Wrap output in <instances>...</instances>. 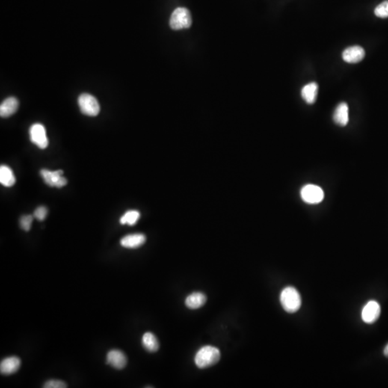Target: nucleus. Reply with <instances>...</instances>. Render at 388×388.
Instances as JSON below:
<instances>
[{
  "label": "nucleus",
  "instance_id": "nucleus-8",
  "mask_svg": "<svg viewBox=\"0 0 388 388\" xmlns=\"http://www.w3.org/2000/svg\"><path fill=\"white\" fill-rule=\"evenodd\" d=\"M381 308L375 300L368 302L362 311V318L366 324H373L380 317Z\"/></svg>",
  "mask_w": 388,
  "mask_h": 388
},
{
  "label": "nucleus",
  "instance_id": "nucleus-2",
  "mask_svg": "<svg viewBox=\"0 0 388 388\" xmlns=\"http://www.w3.org/2000/svg\"><path fill=\"white\" fill-rule=\"evenodd\" d=\"M280 300L284 310L288 313H295L301 306V297L294 287L284 288L280 294Z\"/></svg>",
  "mask_w": 388,
  "mask_h": 388
},
{
  "label": "nucleus",
  "instance_id": "nucleus-1",
  "mask_svg": "<svg viewBox=\"0 0 388 388\" xmlns=\"http://www.w3.org/2000/svg\"><path fill=\"white\" fill-rule=\"evenodd\" d=\"M221 357L220 350L212 346H205L196 353L195 363L201 369L209 368L216 365Z\"/></svg>",
  "mask_w": 388,
  "mask_h": 388
},
{
  "label": "nucleus",
  "instance_id": "nucleus-22",
  "mask_svg": "<svg viewBox=\"0 0 388 388\" xmlns=\"http://www.w3.org/2000/svg\"><path fill=\"white\" fill-rule=\"evenodd\" d=\"M45 388H66L67 385L61 380H51L45 383Z\"/></svg>",
  "mask_w": 388,
  "mask_h": 388
},
{
  "label": "nucleus",
  "instance_id": "nucleus-24",
  "mask_svg": "<svg viewBox=\"0 0 388 388\" xmlns=\"http://www.w3.org/2000/svg\"><path fill=\"white\" fill-rule=\"evenodd\" d=\"M383 353H384V355L386 356V357H388V344L386 345V347H385Z\"/></svg>",
  "mask_w": 388,
  "mask_h": 388
},
{
  "label": "nucleus",
  "instance_id": "nucleus-12",
  "mask_svg": "<svg viewBox=\"0 0 388 388\" xmlns=\"http://www.w3.org/2000/svg\"><path fill=\"white\" fill-rule=\"evenodd\" d=\"M20 359L17 357H7L3 359L0 364V371L3 374L15 373L20 367Z\"/></svg>",
  "mask_w": 388,
  "mask_h": 388
},
{
  "label": "nucleus",
  "instance_id": "nucleus-17",
  "mask_svg": "<svg viewBox=\"0 0 388 388\" xmlns=\"http://www.w3.org/2000/svg\"><path fill=\"white\" fill-rule=\"evenodd\" d=\"M15 175L8 166L0 167V183L6 187H11L15 184Z\"/></svg>",
  "mask_w": 388,
  "mask_h": 388
},
{
  "label": "nucleus",
  "instance_id": "nucleus-9",
  "mask_svg": "<svg viewBox=\"0 0 388 388\" xmlns=\"http://www.w3.org/2000/svg\"><path fill=\"white\" fill-rule=\"evenodd\" d=\"M365 52L360 46H351L344 50L342 58L349 63H359L365 58Z\"/></svg>",
  "mask_w": 388,
  "mask_h": 388
},
{
  "label": "nucleus",
  "instance_id": "nucleus-4",
  "mask_svg": "<svg viewBox=\"0 0 388 388\" xmlns=\"http://www.w3.org/2000/svg\"><path fill=\"white\" fill-rule=\"evenodd\" d=\"M78 103L81 112L86 115L95 117L100 111V106L97 99L90 93L80 95Z\"/></svg>",
  "mask_w": 388,
  "mask_h": 388
},
{
  "label": "nucleus",
  "instance_id": "nucleus-11",
  "mask_svg": "<svg viewBox=\"0 0 388 388\" xmlns=\"http://www.w3.org/2000/svg\"><path fill=\"white\" fill-rule=\"evenodd\" d=\"M146 238L143 234H133L124 237L120 241L121 245L125 248L134 249L143 245Z\"/></svg>",
  "mask_w": 388,
  "mask_h": 388
},
{
  "label": "nucleus",
  "instance_id": "nucleus-15",
  "mask_svg": "<svg viewBox=\"0 0 388 388\" xmlns=\"http://www.w3.org/2000/svg\"><path fill=\"white\" fill-rule=\"evenodd\" d=\"M206 301V295L203 293H193L185 299V306L190 309H198L203 306Z\"/></svg>",
  "mask_w": 388,
  "mask_h": 388
},
{
  "label": "nucleus",
  "instance_id": "nucleus-20",
  "mask_svg": "<svg viewBox=\"0 0 388 388\" xmlns=\"http://www.w3.org/2000/svg\"><path fill=\"white\" fill-rule=\"evenodd\" d=\"M374 14L378 18H388V0L383 1L376 7L374 10Z\"/></svg>",
  "mask_w": 388,
  "mask_h": 388
},
{
  "label": "nucleus",
  "instance_id": "nucleus-23",
  "mask_svg": "<svg viewBox=\"0 0 388 388\" xmlns=\"http://www.w3.org/2000/svg\"><path fill=\"white\" fill-rule=\"evenodd\" d=\"M48 214V209L45 206L37 208L34 212V217L39 221H43Z\"/></svg>",
  "mask_w": 388,
  "mask_h": 388
},
{
  "label": "nucleus",
  "instance_id": "nucleus-5",
  "mask_svg": "<svg viewBox=\"0 0 388 388\" xmlns=\"http://www.w3.org/2000/svg\"><path fill=\"white\" fill-rule=\"evenodd\" d=\"M300 196L303 202L308 203H318L322 202L324 199V194L322 188H320L318 185H305L300 191Z\"/></svg>",
  "mask_w": 388,
  "mask_h": 388
},
{
  "label": "nucleus",
  "instance_id": "nucleus-3",
  "mask_svg": "<svg viewBox=\"0 0 388 388\" xmlns=\"http://www.w3.org/2000/svg\"><path fill=\"white\" fill-rule=\"evenodd\" d=\"M192 24L190 12L184 7H179L172 13L170 19V28L173 30H179L189 28Z\"/></svg>",
  "mask_w": 388,
  "mask_h": 388
},
{
  "label": "nucleus",
  "instance_id": "nucleus-13",
  "mask_svg": "<svg viewBox=\"0 0 388 388\" xmlns=\"http://www.w3.org/2000/svg\"><path fill=\"white\" fill-rule=\"evenodd\" d=\"M19 107V102L15 97H9L3 101L0 106V116L8 117L16 112Z\"/></svg>",
  "mask_w": 388,
  "mask_h": 388
},
{
  "label": "nucleus",
  "instance_id": "nucleus-10",
  "mask_svg": "<svg viewBox=\"0 0 388 388\" xmlns=\"http://www.w3.org/2000/svg\"><path fill=\"white\" fill-rule=\"evenodd\" d=\"M107 362L115 369H123L127 365L126 356L120 350H114L109 351L107 354Z\"/></svg>",
  "mask_w": 388,
  "mask_h": 388
},
{
  "label": "nucleus",
  "instance_id": "nucleus-16",
  "mask_svg": "<svg viewBox=\"0 0 388 388\" xmlns=\"http://www.w3.org/2000/svg\"><path fill=\"white\" fill-rule=\"evenodd\" d=\"M318 90V84L315 82L310 83V84L305 86L301 91V95L303 100L309 105L314 104L316 100Z\"/></svg>",
  "mask_w": 388,
  "mask_h": 388
},
{
  "label": "nucleus",
  "instance_id": "nucleus-14",
  "mask_svg": "<svg viewBox=\"0 0 388 388\" xmlns=\"http://www.w3.org/2000/svg\"><path fill=\"white\" fill-rule=\"evenodd\" d=\"M333 121L336 125L344 127L349 122V107L345 102L339 104L333 114Z\"/></svg>",
  "mask_w": 388,
  "mask_h": 388
},
{
  "label": "nucleus",
  "instance_id": "nucleus-19",
  "mask_svg": "<svg viewBox=\"0 0 388 388\" xmlns=\"http://www.w3.org/2000/svg\"><path fill=\"white\" fill-rule=\"evenodd\" d=\"M140 214L139 211L135 210L127 211L120 219V224H128L132 226L135 224L140 219Z\"/></svg>",
  "mask_w": 388,
  "mask_h": 388
},
{
  "label": "nucleus",
  "instance_id": "nucleus-18",
  "mask_svg": "<svg viewBox=\"0 0 388 388\" xmlns=\"http://www.w3.org/2000/svg\"><path fill=\"white\" fill-rule=\"evenodd\" d=\"M142 342H143V347L149 352H155L159 349V342H158L156 336L150 332H147L143 335Z\"/></svg>",
  "mask_w": 388,
  "mask_h": 388
},
{
  "label": "nucleus",
  "instance_id": "nucleus-7",
  "mask_svg": "<svg viewBox=\"0 0 388 388\" xmlns=\"http://www.w3.org/2000/svg\"><path fill=\"white\" fill-rule=\"evenodd\" d=\"M63 173V170L51 171L43 169L40 171V175L44 180L45 184L50 186L56 187V188H62L67 184V180L62 176Z\"/></svg>",
  "mask_w": 388,
  "mask_h": 388
},
{
  "label": "nucleus",
  "instance_id": "nucleus-21",
  "mask_svg": "<svg viewBox=\"0 0 388 388\" xmlns=\"http://www.w3.org/2000/svg\"><path fill=\"white\" fill-rule=\"evenodd\" d=\"M33 217L31 215H26L22 217V218L19 220V224H20L21 228L24 230L29 231L30 227H31L32 222H33Z\"/></svg>",
  "mask_w": 388,
  "mask_h": 388
},
{
  "label": "nucleus",
  "instance_id": "nucleus-6",
  "mask_svg": "<svg viewBox=\"0 0 388 388\" xmlns=\"http://www.w3.org/2000/svg\"><path fill=\"white\" fill-rule=\"evenodd\" d=\"M30 140L33 144L39 148L45 149L48 146V139L47 137L45 127L40 123L34 124L30 129Z\"/></svg>",
  "mask_w": 388,
  "mask_h": 388
}]
</instances>
